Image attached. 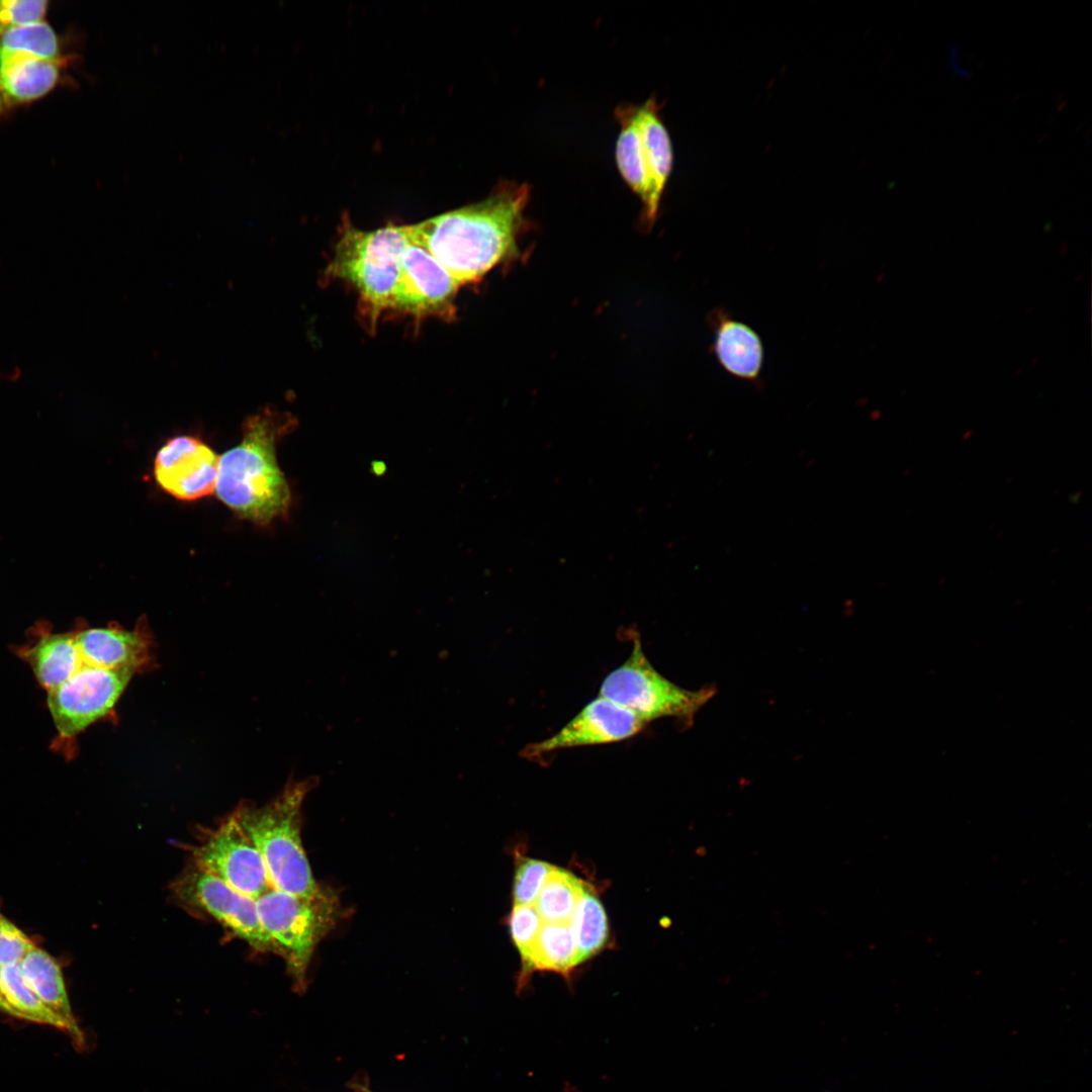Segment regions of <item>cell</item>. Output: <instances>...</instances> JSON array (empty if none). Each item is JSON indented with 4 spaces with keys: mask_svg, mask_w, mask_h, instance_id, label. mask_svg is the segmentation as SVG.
<instances>
[{
    "mask_svg": "<svg viewBox=\"0 0 1092 1092\" xmlns=\"http://www.w3.org/2000/svg\"><path fill=\"white\" fill-rule=\"evenodd\" d=\"M411 242L408 225L387 224L364 231L348 219L342 224L325 275L357 291L360 308L371 328L392 309L402 255Z\"/></svg>",
    "mask_w": 1092,
    "mask_h": 1092,
    "instance_id": "cell-4",
    "label": "cell"
},
{
    "mask_svg": "<svg viewBox=\"0 0 1092 1092\" xmlns=\"http://www.w3.org/2000/svg\"><path fill=\"white\" fill-rule=\"evenodd\" d=\"M522 960L519 989L526 984L528 973L533 971H550L567 977L578 965L571 924L544 922Z\"/></svg>",
    "mask_w": 1092,
    "mask_h": 1092,
    "instance_id": "cell-19",
    "label": "cell"
},
{
    "mask_svg": "<svg viewBox=\"0 0 1092 1092\" xmlns=\"http://www.w3.org/2000/svg\"><path fill=\"white\" fill-rule=\"evenodd\" d=\"M0 1011L8 1013V1007L6 1005V1002H5L4 998H3V994H2V991H1V983H0Z\"/></svg>",
    "mask_w": 1092,
    "mask_h": 1092,
    "instance_id": "cell-29",
    "label": "cell"
},
{
    "mask_svg": "<svg viewBox=\"0 0 1092 1092\" xmlns=\"http://www.w3.org/2000/svg\"><path fill=\"white\" fill-rule=\"evenodd\" d=\"M191 852L194 866L248 897L271 888L263 858L234 813L202 832Z\"/></svg>",
    "mask_w": 1092,
    "mask_h": 1092,
    "instance_id": "cell-8",
    "label": "cell"
},
{
    "mask_svg": "<svg viewBox=\"0 0 1092 1092\" xmlns=\"http://www.w3.org/2000/svg\"><path fill=\"white\" fill-rule=\"evenodd\" d=\"M1038 358H1039V357H1038V356H1036V358H1034V359H1033V360L1031 361V365H1034V363H1036V362H1037Z\"/></svg>",
    "mask_w": 1092,
    "mask_h": 1092,
    "instance_id": "cell-31",
    "label": "cell"
},
{
    "mask_svg": "<svg viewBox=\"0 0 1092 1092\" xmlns=\"http://www.w3.org/2000/svg\"><path fill=\"white\" fill-rule=\"evenodd\" d=\"M646 724L632 712L600 696L555 734L527 745L522 754L535 760L562 749L618 742L635 736Z\"/></svg>",
    "mask_w": 1092,
    "mask_h": 1092,
    "instance_id": "cell-11",
    "label": "cell"
},
{
    "mask_svg": "<svg viewBox=\"0 0 1092 1092\" xmlns=\"http://www.w3.org/2000/svg\"><path fill=\"white\" fill-rule=\"evenodd\" d=\"M256 905L272 952L285 961L298 991L304 989L315 946L337 920V898L323 889L302 897L270 888L256 898Z\"/></svg>",
    "mask_w": 1092,
    "mask_h": 1092,
    "instance_id": "cell-5",
    "label": "cell"
},
{
    "mask_svg": "<svg viewBox=\"0 0 1092 1092\" xmlns=\"http://www.w3.org/2000/svg\"><path fill=\"white\" fill-rule=\"evenodd\" d=\"M33 945L21 929L0 913V968L19 964Z\"/></svg>",
    "mask_w": 1092,
    "mask_h": 1092,
    "instance_id": "cell-28",
    "label": "cell"
},
{
    "mask_svg": "<svg viewBox=\"0 0 1092 1092\" xmlns=\"http://www.w3.org/2000/svg\"><path fill=\"white\" fill-rule=\"evenodd\" d=\"M578 964L596 954L608 938V920L601 901L584 889L571 920Z\"/></svg>",
    "mask_w": 1092,
    "mask_h": 1092,
    "instance_id": "cell-24",
    "label": "cell"
},
{
    "mask_svg": "<svg viewBox=\"0 0 1092 1092\" xmlns=\"http://www.w3.org/2000/svg\"><path fill=\"white\" fill-rule=\"evenodd\" d=\"M219 456L192 436L169 439L157 452L154 474L159 485L180 500H196L214 492Z\"/></svg>",
    "mask_w": 1092,
    "mask_h": 1092,
    "instance_id": "cell-12",
    "label": "cell"
},
{
    "mask_svg": "<svg viewBox=\"0 0 1092 1092\" xmlns=\"http://www.w3.org/2000/svg\"><path fill=\"white\" fill-rule=\"evenodd\" d=\"M84 664L105 669H130L135 673L152 661V639L146 623L132 630L117 624L74 632Z\"/></svg>",
    "mask_w": 1092,
    "mask_h": 1092,
    "instance_id": "cell-13",
    "label": "cell"
},
{
    "mask_svg": "<svg viewBox=\"0 0 1092 1092\" xmlns=\"http://www.w3.org/2000/svg\"><path fill=\"white\" fill-rule=\"evenodd\" d=\"M135 674L130 669H105L83 664L70 678L48 692V707L58 732L57 744L73 740L109 715Z\"/></svg>",
    "mask_w": 1092,
    "mask_h": 1092,
    "instance_id": "cell-7",
    "label": "cell"
},
{
    "mask_svg": "<svg viewBox=\"0 0 1092 1092\" xmlns=\"http://www.w3.org/2000/svg\"><path fill=\"white\" fill-rule=\"evenodd\" d=\"M20 973L42 1003L66 1024L73 1039L83 1043V1034L75 1020L58 962L46 950L33 945L20 961Z\"/></svg>",
    "mask_w": 1092,
    "mask_h": 1092,
    "instance_id": "cell-18",
    "label": "cell"
},
{
    "mask_svg": "<svg viewBox=\"0 0 1092 1092\" xmlns=\"http://www.w3.org/2000/svg\"><path fill=\"white\" fill-rule=\"evenodd\" d=\"M636 110L637 107L633 105H623L616 110L621 127L616 143V163L625 183L640 198L646 219L652 222L657 215L659 204L653 197Z\"/></svg>",
    "mask_w": 1092,
    "mask_h": 1092,
    "instance_id": "cell-17",
    "label": "cell"
},
{
    "mask_svg": "<svg viewBox=\"0 0 1092 1092\" xmlns=\"http://www.w3.org/2000/svg\"><path fill=\"white\" fill-rule=\"evenodd\" d=\"M1022 370H1023V367H1021V368L1017 369V370H1016V372H1015V375H1019V374L1021 373V371H1022Z\"/></svg>",
    "mask_w": 1092,
    "mask_h": 1092,
    "instance_id": "cell-30",
    "label": "cell"
},
{
    "mask_svg": "<svg viewBox=\"0 0 1092 1092\" xmlns=\"http://www.w3.org/2000/svg\"><path fill=\"white\" fill-rule=\"evenodd\" d=\"M459 287L437 259L412 241L402 255L392 309L416 318L452 317Z\"/></svg>",
    "mask_w": 1092,
    "mask_h": 1092,
    "instance_id": "cell-10",
    "label": "cell"
},
{
    "mask_svg": "<svg viewBox=\"0 0 1092 1092\" xmlns=\"http://www.w3.org/2000/svg\"><path fill=\"white\" fill-rule=\"evenodd\" d=\"M584 889L573 874L553 867L533 906L543 922L571 923Z\"/></svg>",
    "mask_w": 1092,
    "mask_h": 1092,
    "instance_id": "cell-21",
    "label": "cell"
},
{
    "mask_svg": "<svg viewBox=\"0 0 1092 1092\" xmlns=\"http://www.w3.org/2000/svg\"><path fill=\"white\" fill-rule=\"evenodd\" d=\"M14 653L31 668L48 692L70 678L83 664L74 632L53 633L39 626L31 638L14 647Z\"/></svg>",
    "mask_w": 1092,
    "mask_h": 1092,
    "instance_id": "cell-16",
    "label": "cell"
},
{
    "mask_svg": "<svg viewBox=\"0 0 1092 1092\" xmlns=\"http://www.w3.org/2000/svg\"><path fill=\"white\" fill-rule=\"evenodd\" d=\"M296 424L269 406L243 423L241 442L219 456L217 497L240 519L267 526L287 517L291 490L277 460V444Z\"/></svg>",
    "mask_w": 1092,
    "mask_h": 1092,
    "instance_id": "cell-2",
    "label": "cell"
},
{
    "mask_svg": "<svg viewBox=\"0 0 1092 1092\" xmlns=\"http://www.w3.org/2000/svg\"><path fill=\"white\" fill-rule=\"evenodd\" d=\"M316 778L290 780L267 804H242L233 813L265 863L270 887L288 894L312 897L321 888L312 877L301 841V809Z\"/></svg>",
    "mask_w": 1092,
    "mask_h": 1092,
    "instance_id": "cell-3",
    "label": "cell"
},
{
    "mask_svg": "<svg viewBox=\"0 0 1092 1092\" xmlns=\"http://www.w3.org/2000/svg\"><path fill=\"white\" fill-rule=\"evenodd\" d=\"M175 895L219 922L258 951H272L261 926L256 899L248 897L193 863L174 885Z\"/></svg>",
    "mask_w": 1092,
    "mask_h": 1092,
    "instance_id": "cell-9",
    "label": "cell"
},
{
    "mask_svg": "<svg viewBox=\"0 0 1092 1092\" xmlns=\"http://www.w3.org/2000/svg\"><path fill=\"white\" fill-rule=\"evenodd\" d=\"M553 866L539 859L524 857L517 867L514 880V901L518 905H533Z\"/></svg>",
    "mask_w": 1092,
    "mask_h": 1092,
    "instance_id": "cell-25",
    "label": "cell"
},
{
    "mask_svg": "<svg viewBox=\"0 0 1092 1092\" xmlns=\"http://www.w3.org/2000/svg\"><path fill=\"white\" fill-rule=\"evenodd\" d=\"M627 659L603 680L600 696L620 705L648 723L664 717L677 718L687 724L714 696L713 688L698 691L676 686L657 671L642 647L638 636L632 638Z\"/></svg>",
    "mask_w": 1092,
    "mask_h": 1092,
    "instance_id": "cell-6",
    "label": "cell"
},
{
    "mask_svg": "<svg viewBox=\"0 0 1092 1092\" xmlns=\"http://www.w3.org/2000/svg\"><path fill=\"white\" fill-rule=\"evenodd\" d=\"M0 983L8 1014L67 1032L64 1021L48 1008L25 983L18 964L0 968Z\"/></svg>",
    "mask_w": 1092,
    "mask_h": 1092,
    "instance_id": "cell-22",
    "label": "cell"
},
{
    "mask_svg": "<svg viewBox=\"0 0 1092 1092\" xmlns=\"http://www.w3.org/2000/svg\"><path fill=\"white\" fill-rule=\"evenodd\" d=\"M712 354L730 375L756 381L761 374L764 349L758 334L726 310H712Z\"/></svg>",
    "mask_w": 1092,
    "mask_h": 1092,
    "instance_id": "cell-15",
    "label": "cell"
},
{
    "mask_svg": "<svg viewBox=\"0 0 1092 1092\" xmlns=\"http://www.w3.org/2000/svg\"><path fill=\"white\" fill-rule=\"evenodd\" d=\"M67 60L17 57L0 62V120L54 91L65 77Z\"/></svg>",
    "mask_w": 1092,
    "mask_h": 1092,
    "instance_id": "cell-14",
    "label": "cell"
},
{
    "mask_svg": "<svg viewBox=\"0 0 1092 1092\" xmlns=\"http://www.w3.org/2000/svg\"><path fill=\"white\" fill-rule=\"evenodd\" d=\"M636 120L642 149L652 185L653 197L660 204L661 196L671 173L673 153L670 138L653 97L636 110Z\"/></svg>",
    "mask_w": 1092,
    "mask_h": 1092,
    "instance_id": "cell-20",
    "label": "cell"
},
{
    "mask_svg": "<svg viewBox=\"0 0 1092 1092\" xmlns=\"http://www.w3.org/2000/svg\"><path fill=\"white\" fill-rule=\"evenodd\" d=\"M529 199L527 183L503 181L481 201L410 224L411 239L460 286L473 283L517 256Z\"/></svg>",
    "mask_w": 1092,
    "mask_h": 1092,
    "instance_id": "cell-1",
    "label": "cell"
},
{
    "mask_svg": "<svg viewBox=\"0 0 1092 1092\" xmlns=\"http://www.w3.org/2000/svg\"><path fill=\"white\" fill-rule=\"evenodd\" d=\"M543 923L533 905L515 904L510 916V932L521 957L531 947Z\"/></svg>",
    "mask_w": 1092,
    "mask_h": 1092,
    "instance_id": "cell-27",
    "label": "cell"
},
{
    "mask_svg": "<svg viewBox=\"0 0 1092 1092\" xmlns=\"http://www.w3.org/2000/svg\"><path fill=\"white\" fill-rule=\"evenodd\" d=\"M47 0H0V34L8 29L44 21Z\"/></svg>",
    "mask_w": 1092,
    "mask_h": 1092,
    "instance_id": "cell-26",
    "label": "cell"
},
{
    "mask_svg": "<svg viewBox=\"0 0 1092 1092\" xmlns=\"http://www.w3.org/2000/svg\"><path fill=\"white\" fill-rule=\"evenodd\" d=\"M17 57L66 59L59 35L46 20L11 28L0 34V62Z\"/></svg>",
    "mask_w": 1092,
    "mask_h": 1092,
    "instance_id": "cell-23",
    "label": "cell"
}]
</instances>
